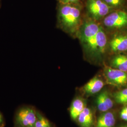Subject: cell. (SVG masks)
Segmentation results:
<instances>
[{
	"mask_svg": "<svg viewBox=\"0 0 127 127\" xmlns=\"http://www.w3.org/2000/svg\"><path fill=\"white\" fill-rule=\"evenodd\" d=\"M104 75L107 83L115 86H121L127 83V72L111 66H105Z\"/></svg>",
	"mask_w": 127,
	"mask_h": 127,
	"instance_id": "cell-5",
	"label": "cell"
},
{
	"mask_svg": "<svg viewBox=\"0 0 127 127\" xmlns=\"http://www.w3.org/2000/svg\"><path fill=\"white\" fill-rule=\"evenodd\" d=\"M120 117L123 120L127 122V113L122 110L120 112Z\"/></svg>",
	"mask_w": 127,
	"mask_h": 127,
	"instance_id": "cell-19",
	"label": "cell"
},
{
	"mask_svg": "<svg viewBox=\"0 0 127 127\" xmlns=\"http://www.w3.org/2000/svg\"><path fill=\"white\" fill-rule=\"evenodd\" d=\"M78 5L59 3L58 7V25L64 31L71 33L76 32L80 27L81 11Z\"/></svg>",
	"mask_w": 127,
	"mask_h": 127,
	"instance_id": "cell-1",
	"label": "cell"
},
{
	"mask_svg": "<svg viewBox=\"0 0 127 127\" xmlns=\"http://www.w3.org/2000/svg\"><path fill=\"white\" fill-rule=\"evenodd\" d=\"M104 2L112 8H117L123 4V0H103Z\"/></svg>",
	"mask_w": 127,
	"mask_h": 127,
	"instance_id": "cell-17",
	"label": "cell"
},
{
	"mask_svg": "<svg viewBox=\"0 0 127 127\" xmlns=\"http://www.w3.org/2000/svg\"><path fill=\"white\" fill-rule=\"evenodd\" d=\"M110 66L127 72V56L120 55L114 57L110 62Z\"/></svg>",
	"mask_w": 127,
	"mask_h": 127,
	"instance_id": "cell-13",
	"label": "cell"
},
{
	"mask_svg": "<svg viewBox=\"0 0 127 127\" xmlns=\"http://www.w3.org/2000/svg\"><path fill=\"white\" fill-rule=\"evenodd\" d=\"M95 103L97 109H98V110L100 112L103 113L109 111V109H108L104 101V95L102 92H101L100 94L97 95L95 100Z\"/></svg>",
	"mask_w": 127,
	"mask_h": 127,
	"instance_id": "cell-15",
	"label": "cell"
},
{
	"mask_svg": "<svg viewBox=\"0 0 127 127\" xmlns=\"http://www.w3.org/2000/svg\"><path fill=\"white\" fill-rule=\"evenodd\" d=\"M107 44V37L103 29L100 27L95 38L86 48L91 53L96 56L103 54Z\"/></svg>",
	"mask_w": 127,
	"mask_h": 127,
	"instance_id": "cell-6",
	"label": "cell"
},
{
	"mask_svg": "<svg viewBox=\"0 0 127 127\" xmlns=\"http://www.w3.org/2000/svg\"><path fill=\"white\" fill-rule=\"evenodd\" d=\"M5 126V121L3 116L0 113V127H4Z\"/></svg>",
	"mask_w": 127,
	"mask_h": 127,
	"instance_id": "cell-20",
	"label": "cell"
},
{
	"mask_svg": "<svg viewBox=\"0 0 127 127\" xmlns=\"http://www.w3.org/2000/svg\"><path fill=\"white\" fill-rule=\"evenodd\" d=\"M86 6L88 13L94 20L104 18L113 9L103 0H87Z\"/></svg>",
	"mask_w": 127,
	"mask_h": 127,
	"instance_id": "cell-3",
	"label": "cell"
},
{
	"mask_svg": "<svg viewBox=\"0 0 127 127\" xmlns=\"http://www.w3.org/2000/svg\"><path fill=\"white\" fill-rule=\"evenodd\" d=\"M110 48L114 52H123L127 50V35L122 34L115 37L111 41Z\"/></svg>",
	"mask_w": 127,
	"mask_h": 127,
	"instance_id": "cell-10",
	"label": "cell"
},
{
	"mask_svg": "<svg viewBox=\"0 0 127 127\" xmlns=\"http://www.w3.org/2000/svg\"><path fill=\"white\" fill-rule=\"evenodd\" d=\"M37 118V111L33 108L22 107L15 115V127H34Z\"/></svg>",
	"mask_w": 127,
	"mask_h": 127,
	"instance_id": "cell-2",
	"label": "cell"
},
{
	"mask_svg": "<svg viewBox=\"0 0 127 127\" xmlns=\"http://www.w3.org/2000/svg\"><path fill=\"white\" fill-rule=\"evenodd\" d=\"M122 110H123V111H124V112H125L127 113V106H124V107L123 108Z\"/></svg>",
	"mask_w": 127,
	"mask_h": 127,
	"instance_id": "cell-21",
	"label": "cell"
},
{
	"mask_svg": "<svg viewBox=\"0 0 127 127\" xmlns=\"http://www.w3.org/2000/svg\"><path fill=\"white\" fill-rule=\"evenodd\" d=\"M103 23L109 29L125 27L127 26V12L123 10L111 12L104 18Z\"/></svg>",
	"mask_w": 127,
	"mask_h": 127,
	"instance_id": "cell-4",
	"label": "cell"
},
{
	"mask_svg": "<svg viewBox=\"0 0 127 127\" xmlns=\"http://www.w3.org/2000/svg\"><path fill=\"white\" fill-rule=\"evenodd\" d=\"M114 98L116 103L120 104H127V88L115 93Z\"/></svg>",
	"mask_w": 127,
	"mask_h": 127,
	"instance_id": "cell-14",
	"label": "cell"
},
{
	"mask_svg": "<svg viewBox=\"0 0 127 127\" xmlns=\"http://www.w3.org/2000/svg\"><path fill=\"white\" fill-rule=\"evenodd\" d=\"M0 1H1V0H0Z\"/></svg>",
	"mask_w": 127,
	"mask_h": 127,
	"instance_id": "cell-23",
	"label": "cell"
},
{
	"mask_svg": "<svg viewBox=\"0 0 127 127\" xmlns=\"http://www.w3.org/2000/svg\"><path fill=\"white\" fill-rule=\"evenodd\" d=\"M86 107V102L83 98L77 97L74 99L70 108L71 118L73 120H76L80 114Z\"/></svg>",
	"mask_w": 127,
	"mask_h": 127,
	"instance_id": "cell-11",
	"label": "cell"
},
{
	"mask_svg": "<svg viewBox=\"0 0 127 127\" xmlns=\"http://www.w3.org/2000/svg\"><path fill=\"white\" fill-rule=\"evenodd\" d=\"M36 122L34 127H52L49 121L37 111Z\"/></svg>",
	"mask_w": 127,
	"mask_h": 127,
	"instance_id": "cell-16",
	"label": "cell"
},
{
	"mask_svg": "<svg viewBox=\"0 0 127 127\" xmlns=\"http://www.w3.org/2000/svg\"><path fill=\"white\" fill-rule=\"evenodd\" d=\"M115 115L111 111L103 112L98 117L95 127H114L115 124Z\"/></svg>",
	"mask_w": 127,
	"mask_h": 127,
	"instance_id": "cell-9",
	"label": "cell"
},
{
	"mask_svg": "<svg viewBox=\"0 0 127 127\" xmlns=\"http://www.w3.org/2000/svg\"><path fill=\"white\" fill-rule=\"evenodd\" d=\"M120 127H127V125H123L121 126Z\"/></svg>",
	"mask_w": 127,
	"mask_h": 127,
	"instance_id": "cell-22",
	"label": "cell"
},
{
	"mask_svg": "<svg viewBox=\"0 0 127 127\" xmlns=\"http://www.w3.org/2000/svg\"><path fill=\"white\" fill-rule=\"evenodd\" d=\"M77 121L81 127H92L93 124V114L88 107L83 110L77 118Z\"/></svg>",
	"mask_w": 127,
	"mask_h": 127,
	"instance_id": "cell-12",
	"label": "cell"
},
{
	"mask_svg": "<svg viewBox=\"0 0 127 127\" xmlns=\"http://www.w3.org/2000/svg\"><path fill=\"white\" fill-rule=\"evenodd\" d=\"M59 3L63 4H78L80 0H58Z\"/></svg>",
	"mask_w": 127,
	"mask_h": 127,
	"instance_id": "cell-18",
	"label": "cell"
},
{
	"mask_svg": "<svg viewBox=\"0 0 127 127\" xmlns=\"http://www.w3.org/2000/svg\"><path fill=\"white\" fill-rule=\"evenodd\" d=\"M104 86L103 81L100 78L95 76L87 83L83 87V90L87 95H93L98 93Z\"/></svg>",
	"mask_w": 127,
	"mask_h": 127,
	"instance_id": "cell-8",
	"label": "cell"
},
{
	"mask_svg": "<svg viewBox=\"0 0 127 127\" xmlns=\"http://www.w3.org/2000/svg\"><path fill=\"white\" fill-rule=\"evenodd\" d=\"M100 27L93 21H86L82 26L80 31V37L86 48L95 38Z\"/></svg>",
	"mask_w": 127,
	"mask_h": 127,
	"instance_id": "cell-7",
	"label": "cell"
}]
</instances>
